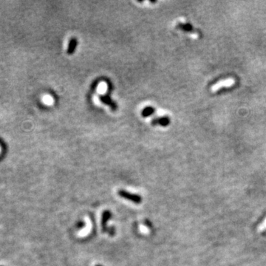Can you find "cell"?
Listing matches in <instances>:
<instances>
[{"label": "cell", "instance_id": "obj_1", "mask_svg": "<svg viewBox=\"0 0 266 266\" xmlns=\"http://www.w3.org/2000/svg\"><path fill=\"white\" fill-rule=\"evenodd\" d=\"M112 216V212L110 210H105L102 213L101 215V222H100V225H101V229L102 231L104 233H107L110 236H113L115 234V228L112 226V227H108L107 226V222L109 220L111 219Z\"/></svg>", "mask_w": 266, "mask_h": 266}, {"label": "cell", "instance_id": "obj_2", "mask_svg": "<svg viewBox=\"0 0 266 266\" xmlns=\"http://www.w3.org/2000/svg\"><path fill=\"white\" fill-rule=\"evenodd\" d=\"M118 194L121 198L129 200L135 204H141L142 200H143V198L140 194L129 192L127 191L124 190V189H119L118 191Z\"/></svg>", "mask_w": 266, "mask_h": 266}, {"label": "cell", "instance_id": "obj_3", "mask_svg": "<svg viewBox=\"0 0 266 266\" xmlns=\"http://www.w3.org/2000/svg\"><path fill=\"white\" fill-rule=\"evenodd\" d=\"M99 99H100V101L102 102V103H104V104H106V105L110 106L112 110H117V105H116V104L115 103V102H114L113 100H112V98H110V96H109V95L106 94V95H103V96H100Z\"/></svg>", "mask_w": 266, "mask_h": 266}, {"label": "cell", "instance_id": "obj_4", "mask_svg": "<svg viewBox=\"0 0 266 266\" xmlns=\"http://www.w3.org/2000/svg\"><path fill=\"white\" fill-rule=\"evenodd\" d=\"M169 119L168 117H161V118H157L153 119L152 121V124L153 126L155 125H161L163 127H166V126L169 125Z\"/></svg>", "mask_w": 266, "mask_h": 266}, {"label": "cell", "instance_id": "obj_5", "mask_svg": "<svg viewBox=\"0 0 266 266\" xmlns=\"http://www.w3.org/2000/svg\"><path fill=\"white\" fill-rule=\"evenodd\" d=\"M78 44V41L76 39H71L70 40V43H69V46L68 49V53L69 55L72 54L74 53L75 50H76V47Z\"/></svg>", "mask_w": 266, "mask_h": 266}, {"label": "cell", "instance_id": "obj_6", "mask_svg": "<svg viewBox=\"0 0 266 266\" xmlns=\"http://www.w3.org/2000/svg\"><path fill=\"white\" fill-rule=\"evenodd\" d=\"M155 108L152 107V106H147V107H145L144 109L142 110L141 112V115L143 116V118H147L149 117V116H150L154 114V112H155Z\"/></svg>", "mask_w": 266, "mask_h": 266}, {"label": "cell", "instance_id": "obj_7", "mask_svg": "<svg viewBox=\"0 0 266 266\" xmlns=\"http://www.w3.org/2000/svg\"><path fill=\"white\" fill-rule=\"evenodd\" d=\"M144 222H145V224H146V226H147L148 227H149V228H151L152 227V223L150 222V221H149V220H146L145 221H144Z\"/></svg>", "mask_w": 266, "mask_h": 266}, {"label": "cell", "instance_id": "obj_8", "mask_svg": "<svg viewBox=\"0 0 266 266\" xmlns=\"http://www.w3.org/2000/svg\"><path fill=\"white\" fill-rule=\"evenodd\" d=\"M95 266H103L102 265H99V264H97V265H96Z\"/></svg>", "mask_w": 266, "mask_h": 266}, {"label": "cell", "instance_id": "obj_9", "mask_svg": "<svg viewBox=\"0 0 266 266\" xmlns=\"http://www.w3.org/2000/svg\"><path fill=\"white\" fill-rule=\"evenodd\" d=\"M0 151H1V148H0Z\"/></svg>", "mask_w": 266, "mask_h": 266}, {"label": "cell", "instance_id": "obj_10", "mask_svg": "<svg viewBox=\"0 0 266 266\" xmlns=\"http://www.w3.org/2000/svg\"><path fill=\"white\" fill-rule=\"evenodd\" d=\"M0 266H3V265H0Z\"/></svg>", "mask_w": 266, "mask_h": 266}]
</instances>
